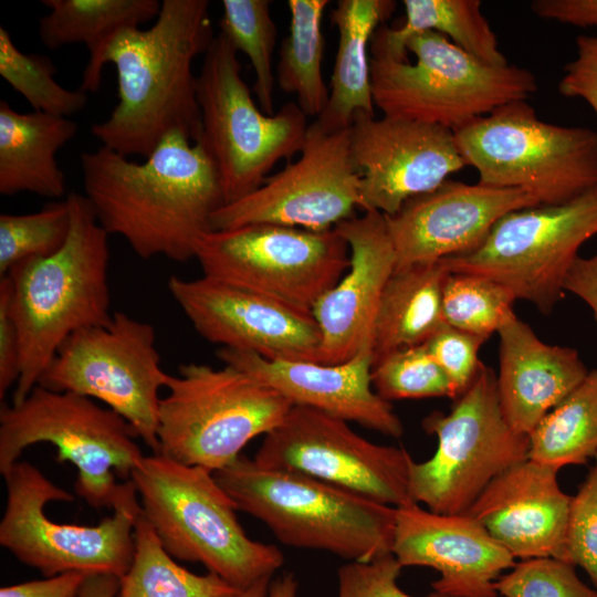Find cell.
I'll return each instance as SVG.
<instances>
[{"label":"cell","instance_id":"6da1fadb","mask_svg":"<svg viewBox=\"0 0 597 597\" xmlns=\"http://www.w3.org/2000/svg\"><path fill=\"white\" fill-rule=\"evenodd\" d=\"M83 188L100 224L142 259L196 258L224 205L217 169L186 135H167L142 163L105 146L80 156Z\"/></svg>","mask_w":597,"mask_h":597},{"label":"cell","instance_id":"7a4b0ae2","mask_svg":"<svg viewBox=\"0 0 597 597\" xmlns=\"http://www.w3.org/2000/svg\"><path fill=\"white\" fill-rule=\"evenodd\" d=\"M208 0H164L154 23L121 31L104 55L117 74L118 102L91 127L121 155L148 157L170 133L196 143L201 132L193 62L214 35Z\"/></svg>","mask_w":597,"mask_h":597},{"label":"cell","instance_id":"3957f363","mask_svg":"<svg viewBox=\"0 0 597 597\" xmlns=\"http://www.w3.org/2000/svg\"><path fill=\"white\" fill-rule=\"evenodd\" d=\"M66 199L71 229L64 245L49 256L18 263L7 275L21 348L13 404L39 384L71 335L106 325L113 317L107 281L109 234L84 195L71 192Z\"/></svg>","mask_w":597,"mask_h":597},{"label":"cell","instance_id":"277c9868","mask_svg":"<svg viewBox=\"0 0 597 597\" xmlns=\"http://www.w3.org/2000/svg\"><path fill=\"white\" fill-rule=\"evenodd\" d=\"M213 475L238 511L260 520L284 545L362 563L391 554L394 506L242 454Z\"/></svg>","mask_w":597,"mask_h":597},{"label":"cell","instance_id":"5b68a950","mask_svg":"<svg viewBox=\"0 0 597 597\" xmlns=\"http://www.w3.org/2000/svg\"><path fill=\"white\" fill-rule=\"evenodd\" d=\"M130 480L142 515L172 558L200 563L240 590L283 565L276 546L247 535L212 472L154 453L144 455Z\"/></svg>","mask_w":597,"mask_h":597},{"label":"cell","instance_id":"8992f818","mask_svg":"<svg viewBox=\"0 0 597 597\" xmlns=\"http://www.w3.org/2000/svg\"><path fill=\"white\" fill-rule=\"evenodd\" d=\"M453 133L482 185L522 190L542 206L597 191V132L546 123L526 100L502 105Z\"/></svg>","mask_w":597,"mask_h":597},{"label":"cell","instance_id":"52a82bcc","mask_svg":"<svg viewBox=\"0 0 597 597\" xmlns=\"http://www.w3.org/2000/svg\"><path fill=\"white\" fill-rule=\"evenodd\" d=\"M406 49L415 63L370 56L374 104L385 116L454 132L502 105L527 100L538 88L528 70L485 64L434 31L412 35Z\"/></svg>","mask_w":597,"mask_h":597},{"label":"cell","instance_id":"ba28073f","mask_svg":"<svg viewBox=\"0 0 597 597\" xmlns=\"http://www.w3.org/2000/svg\"><path fill=\"white\" fill-rule=\"evenodd\" d=\"M160 400L158 453L212 473L255 437L279 426L292 404L252 375L224 364H184Z\"/></svg>","mask_w":597,"mask_h":597},{"label":"cell","instance_id":"9c48e42d","mask_svg":"<svg viewBox=\"0 0 597 597\" xmlns=\"http://www.w3.org/2000/svg\"><path fill=\"white\" fill-rule=\"evenodd\" d=\"M241 69L238 52L219 33L197 75L201 132L196 143L217 169L224 205L256 190L280 160L298 154L310 125L295 102L273 115L264 114Z\"/></svg>","mask_w":597,"mask_h":597},{"label":"cell","instance_id":"30bf717a","mask_svg":"<svg viewBox=\"0 0 597 597\" xmlns=\"http://www.w3.org/2000/svg\"><path fill=\"white\" fill-rule=\"evenodd\" d=\"M130 425L109 408L73 392L36 385L19 404L0 410V473L29 446L48 442L59 462L77 469L75 492L93 507H113L124 481L144 458Z\"/></svg>","mask_w":597,"mask_h":597},{"label":"cell","instance_id":"8fae6325","mask_svg":"<svg viewBox=\"0 0 597 597\" xmlns=\"http://www.w3.org/2000/svg\"><path fill=\"white\" fill-rule=\"evenodd\" d=\"M7 502L0 522V544L21 563L44 576L80 572L121 578L135 554L134 530L142 512L132 480L124 481L113 515L97 525L61 524L50 520V501H73L36 467L17 461L2 474Z\"/></svg>","mask_w":597,"mask_h":597},{"label":"cell","instance_id":"7c38bea8","mask_svg":"<svg viewBox=\"0 0 597 597\" xmlns=\"http://www.w3.org/2000/svg\"><path fill=\"white\" fill-rule=\"evenodd\" d=\"M422 428L436 436L437 449L427 461L412 462L410 495L434 513H467L496 476L528 459L530 438L507 423L496 375L483 363L451 410L431 412Z\"/></svg>","mask_w":597,"mask_h":597},{"label":"cell","instance_id":"4fadbf2b","mask_svg":"<svg viewBox=\"0 0 597 597\" xmlns=\"http://www.w3.org/2000/svg\"><path fill=\"white\" fill-rule=\"evenodd\" d=\"M169 377L160 366L153 325L115 312L106 325L71 335L38 385L103 401L157 454L159 390Z\"/></svg>","mask_w":597,"mask_h":597},{"label":"cell","instance_id":"5bb4252c","mask_svg":"<svg viewBox=\"0 0 597 597\" xmlns=\"http://www.w3.org/2000/svg\"><path fill=\"white\" fill-rule=\"evenodd\" d=\"M597 234V191L503 216L474 250L442 259L451 273L490 277L548 315L563 298L579 248Z\"/></svg>","mask_w":597,"mask_h":597},{"label":"cell","instance_id":"9a60e30c","mask_svg":"<svg viewBox=\"0 0 597 597\" xmlns=\"http://www.w3.org/2000/svg\"><path fill=\"white\" fill-rule=\"evenodd\" d=\"M202 275L311 312L349 266V249L335 230L270 223L211 230L196 258Z\"/></svg>","mask_w":597,"mask_h":597},{"label":"cell","instance_id":"2e32d148","mask_svg":"<svg viewBox=\"0 0 597 597\" xmlns=\"http://www.w3.org/2000/svg\"><path fill=\"white\" fill-rule=\"evenodd\" d=\"M253 460L394 507L415 503L410 495L413 460L404 447L374 443L347 421L307 407L292 406L264 436Z\"/></svg>","mask_w":597,"mask_h":597},{"label":"cell","instance_id":"e0dca14e","mask_svg":"<svg viewBox=\"0 0 597 597\" xmlns=\"http://www.w3.org/2000/svg\"><path fill=\"white\" fill-rule=\"evenodd\" d=\"M357 208L362 209L360 184L348 129L328 132L314 121L298 158L250 195L220 207L211 229L270 223L324 231L356 216Z\"/></svg>","mask_w":597,"mask_h":597},{"label":"cell","instance_id":"ac0fdd59","mask_svg":"<svg viewBox=\"0 0 597 597\" xmlns=\"http://www.w3.org/2000/svg\"><path fill=\"white\" fill-rule=\"evenodd\" d=\"M348 134L364 211L395 214L467 166L454 133L440 125L359 112Z\"/></svg>","mask_w":597,"mask_h":597},{"label":"cell","instance_id":"d6986e66","mask_svg":"<svg viewBox=\"0 0 597 597\" xmlns=\"http://www.w3.org/2000/svg\"><path fill=\"white\" fill-rule=\"evenodd\" d=\"M168 290L197 333L212 344L269 359L320 360L322 337L311 312L206 275H172Z\"/></svg>","mask_w":597,"mask_h":597},{"label":"cell","instance_id":"ffe728a7","mask_svg":"<svg viewBox=\"0 0 597 597\" xmlns=\"http://www.w3.org/2000/svg\"><path fill=\"white\" fill-rule=\"evenodd\" d=\"M540 206L519 189L446 180L385 216L396 269L437 262L478 248L506 213Z\"/></svg>","mask_w":597,"mask_h":597},{"label":"cell","instance_id":"44dd1931","mask_svg":"<svg viewBox=\"0 0 597 597\" xmlns=\"http://www.w3.org/2000/svg\"><path fill=\"white\" fill-rule=\"evenodd\" d=\"M349 249V266L312 308L321 332L320 364L349 360L373 349L374 327L384 289L396 269L385 216L364 211L334 228Z\"/></svg>","mask_w":597,"mask_h":597},{"label":"cell","instance_id":"7402d4cb","mask_svg":"<svg viewBox=\"0 0 597 597\" xmlns=\"http://www.w3.org/2000/svg\"><path fill=\"white\" fill-rule=\"evenodd\" d=\"M391 554L402 567L439 572L432 590L451 597H498L495 582L515 558L469 514H439L418 503L396 507Z\"/></svg>","mask_w":597,"mask_h":597},{"label":"cell","instance_id":"603a6c76","mask_svg":"<svg viewBox=\"0 0 597 597\" xmlns=\"http://www.w3.org/2000/svg\"><path fill=\"white\" fill-rule=\"evenodd\" d=\"M217 356L275 389L292 406L307 407L381 434L399 438L404 425L391 404L374 389V354L364 348L347 362L269 359L256 354L221 347Z\"/></svg>","mask_w":597,"mask_h":597},{"label":"cell","instance_id":"cb8c5ba5","mask_svg":"<svg viewBox=\"0 0 597 597\" xmlns=\"http://www.w3.org/2000/svg\"><path fill=\"white\" fill-rule=\"evenodd\" d=\"M558 469L532 459L509 468L481 493L467 514L514 558L564 559L572 496Z\"/></svg>","mask_w":597,"mask_h":597},{"label":"cell","instance_id":"d4e9b609","mask_svg":"<svg viewBox=\"0 0 597 597\" xmlns=\"http://www.w3.org/2000/svg\"><path fill=\"white\" fill-rule=\"evenodd\" d=\"M498 334L500 407L516 432L530 436L585 380L589 370L576 349L544 343L517 316Z\"/></svg>","mask_w":597,"mask_h":597},{"label":"cell","instance_id":"484cf974","mask_svg":"<svg viewBox=\"0 0 597 597\" xmlns=\"http://www.w3.org/2000/svg\"><path fill=\"white\" fill-rule=\"evenodd\" d=\"M69 117L20 113L0 101V193L32 192L50 199L65 193L56 153L77 133Z\"/></svg>","mask_w":597,"mask_h":597},{"label":"cell","instance_id":"4316f807","mask_svg":"<svg viewBox=\"0 0 597 597\" xmlns=\"http://www.w3.org/2000/svg\"><path fill=\"white\" fill-rule=\"evenodd\" d=\"M395 7L391 0H339L331 11L338 45L328 102L315 119L323 129H348L359 112L375 116L368 50L375 32Z\"/></svg>","mask_w":597,"mask_h":597},{"label":"cell","instance_id":"83f0119b","mask_svg":"<svg viewBox=\"0 0 597 597\" xmlns=\"http://www.w3.org/2000/svg\"><path fill=\"white\" fill-rule=\"evenodd\" d=\"M49 12L39 21V36L50 50L85 44L90 57L80 90L98 91L105 66L104 55L112 40L123 30L140 28L155 20L158 0H42Z\"/></svg>","mask_w":597,"mask_h":597},{"label":"cell","instance_id":"f1b7e54d","mask_svg":"<svg viewBox=\"0 0 597 597\" xmlns=\"http://www.w3.org/2000/svg\"><path fill=\"white\" fill-rule=\"evenodd\" d=\"M449 273L441 260L394 271L377 312L374 360L389 352L427 343L446 324L442 290Z\"/></svg>","mask_w":597,"mask_h":597},{"label":"cell","instance_id":"f546056e","mask_svg":"<svg viewBox=\"0 0 597 597\" xmlns=\"http://www.w3.org/2000/svg\"><path fill=\"white\" fill-rule=\"evenodd\" d=\"M402 4L405 23L397 29L380 25L370 42L371 53L408 61L407 41L417 33L434 31L485 64H509L479 0H404Z\"/></svg>","mask_w":597,"mask_h":597},{"label":"cell","instance_id":"4dcf8cb0","mask_svg":"<svg viewBox=\"0 0 597 597\" xmlns=\"http://www.w3.org/2000/svg\"><path fill=\"white\" fill-rule=\"evenodd\" d=\"M328 0H289L290 31L279 52L275 80L306 116L318 117L326 107L329 88L322 74L324 36L322 18Z\"/></svg>","mask_w":597,"mask_h":597},{"label":"cell","instance_id":"1f68e13d","mask_svg":"<svg viewBox=\"0 0 597 597\" xmlns=\"http://www.w3.org/2000/svg\"><path fill=\"white\" fill-rule=\"evenodd\" d=\"M134 536V558L119 578L118 597H239L241 594L242 590L213 573L198 575L176 563L142 512Z\"/></svg>","mask_w":597,"mask_h":597},{"label":"cell","instance_id":"d6a6232c","mask_svg":"<svg viewBox=\"0 0 597 597\" xmlns=\"http://www.w3.org/2000/svg\"><path fill=\"white\" fill-rule=\"evenodd\" d=\"M528 459L561 470L597 455V369L531 432Z\"/></svg>","mask_w":597,"mask_h":597},{"label":"cell","instance_id":"836d02e7","mask_svg":"<svg viewBox=\"0 0 597 597\" xmlns=\"http://www.w3.org/2000/svg\"><path fill=\"white\" fill-rule=\"evenodd\" d=\"M219 22L222 34L237 52L249 59L255 75L254 93L261 111L274 114L273 52L276 27L272 19L269 0H222Z\"/></svg>","mask_w":597,"mask_h":597},{"label":"cell","instance_id":"e575fe53","mask_svg":"<svg viewBox=\"0 0 597 597\" xmlns=\"http://www.w3.org/2000/svg\"><path fill=\"white\" fill-rule=\"evenodd\" d=\"M513 293L501 283L478 274L449 273L442 290L447 325L490 337L516 317Z\"/></svg>","mask_w":597,"mask_h":597},{"label":"cell","instance_id":"d590c367","mask_svg":"<svg viewBox=\"0 0 597 597\" xmlns=\"http://www.w3.org/2000/svg\"><path fill=\"white\" fill-rule=\"evenodd\" d=\"M56 67L45 55L24 53L0 27V75L33 111L70 117L87 104V93L63 87L55 81Z\"/></svg>","mask_w":597,"mask_h":597},{"label":"cell","instance_id":"8d00e7d4","mask_svg":"<svg viewBox=\"0 0 597 597\" xmlns=\"http://www.w3.org/2000/svg\"><path fill=\"white\" fill-rule=\"evenodd\" d=\"M71 212L67 199L53 201L32 213L0 214V279L18 263L49 256L67 240Z\"/></svg>","mask_w":597,"mask_h":597},{"label":"cell","instance_id":"74e56055","mask_svg":"<svg viewBox=\"0 0 597 597\" xmlns=\"http://www.w3.org/2000/svg\"><path fill=\"white\" fill-rule=\"evenodd\" d=\"M371 381L385 400L448 397L454 392L425 344L399 348L374 360Z\"/></svg>","mask_w":597,"mask_h":597},{"label":"cell","instance_id":"f35d334b","mask_svg":"<svg viewBox=\"0 0 597 597\" xmlns=\"http://www.w3.org/2000/svg\"><path fill=\"white\" fill-rule=\"evenodd\" d=\"M495 588L504 597H597L574 565L556 557L521 559L499 577Z\"/></svg>","mask_w":597,"mask_h":597},{"label":"cell","instance_id":"ab89813d","mask_svg":"<svg viewBox=\"0 0 597 597\" xmlns=\"http://www.w3.org/2000/svg\"><path fill=\"white\" fill-rule=\"evenodd\" d=\"M564 561L583 568L597 589V455L570 500Z\"/></svg>","mask_w":597,"mask_h":597},{"label":"cell","instance_id":"60d3db41","mask_svg":"<svg viewBox=\"0 0 597 597\" xmlns=\"http://www.w3.org/2000/svg\"><path fill=\"white\" fill-rule=\"evenodd\" d=\"M489 337L471 334L444 324L427 343L429 354L451 383L454 400L474 380L482 362L479 350Z\"/></svg>","mask_w":597,"mask_h":597},{"label":"cell","instance_id":"b9f144b4","mask_svg":"<svg viewBox=\"0 0 597 597\" xmlns=\"http://www.w3.org/2000/svg\"><path fill=\"white\" fill-rule=\"evenodd\" d=\"M402 566L392 554L371 562H348L337 570V597H412L398 586ZM426 597H451L432 590Z\"/></svg>","mask_w":597,"mask_h":597},{"label":"cell","instance_id":"7bdbcfd3","mask_svg":"<svg viewBox=\"0 0 597 597\" xmlns=\"http://www.w3.org/2000/svg\"><path fill=\"white\" fill-rule=\"evenodd\" d=\"M558 92L583 98L597 115V35L576 38V57L564 66Z\"/></svg>","mask_w":597,"mask_h":597},{"label":"cell","instance_id":"ee69618b","mask_svg":"<svg viewBox=\"0 0 597 597\" xmlns=\"http://www.w3.org/2000/svg\"><path fill=\"white\" fill-rule=\"evenodd\" d=\"M20 337L11 311V282L0 279V398L17 385L20 376Z\"/></svg>","mask_w":597,"mask_h":597},{"label":"cell","instance_id":"f6af8a7d","mask_svg":"<svg viewBox=\"0 0 597 597\" xmlns=\"http://www.w3.org/2000/svg\"><path fill=\"white\" fill-rule=\"evenodd\" d=\"M88 574L69 572L0 589V597H77Z\"/></svg>","mask_w":597,"mask_h":597},{"label":"cell","instance_id":"bcb514c9","mask_svg":"<svg viewBox=\"0 0 597 597\" xmlns=\"http://www.w3.org/2000/svg\"><path fill=\"white\" fill-rule=\"evenodd\" d=\"M530 7L542 19L597 28V0H534Z\"/></svg>","mask_w":597,"mask_h":597},{"label":"cell","instance_id":"7dc6e473","mask_svg":"<svg viewBox=\"0 0 597 597\" xmlns=\"http://www.w3.org/2000/svg\"><path fill=\"white\" fill-rule=\"evenodd\" d=\"M564 290L584 301L597 322V253L590 258L577 256L566 275Z\"/></svg>","mask_w":597,"mask_h":597},{"label":"cell","instance_id":"c3c4849f","mask_svg":"<svg viewBox=\"0 0 597 597\" xmlns=\"http://www.w3.org/2000/svg\"><path fill=\"white\" fill-rule=\"evenodd\" d=\"M119 590V578L111 574H88L77 597H115Z\"/></svg>","mask_w":597,"mask_h":597},{"label":"cell","instance_id":"681fc988","mask_svg":"<svg viewBox=\"0 0 597 597\" xmlns=\"http://www.w3.org/2000/svg\"><path fill=\"white\" fill-rule=\"evenodd\" d=\"M298 584L292 573L271 580L268 597H297Z\"/></svg>","mask_w":597,"mask_h":597},{"label":"cell","instance_id":"f907efd6","mask_svg":"<svg viewBox=\"0 0 597 597\" xmlns=\"http://www.w3.org/2000/svg\"><path fill=\"white\" fill-rule=\"evenodd\" d=\"M272 577H264L241 591L239 597H268Z\"/></svg>","mask_w":597,"mask_h":597}]
</instances>
